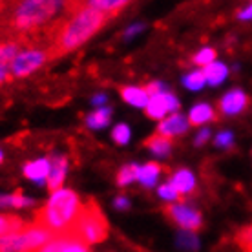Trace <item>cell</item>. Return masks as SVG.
Segmentation results:
<instances>
[{
  "label": "cell",
  "mask_w": 252,
  "mask_h": 252,
  "mask_svg": "<svg viewBox=\"0 0 252 252\" xmlns=\"http://www.w3.org/2000/svg\"><path fill=\"white\" fill-rule=\"evenodd\" d=\"M172 185H174V189L179 192V195L183 197V195H189V194H194L195 190V181H194V176L190 174L189 170H179L176 172L174 176H172Z\"/></svg>",
  "instance_id": "7c38bea8"
},
{
  "label": "cell",
  "mask_w": 252,
  "mask_h": 252,
  "mask_svg": "<svg viewBox=\"0 0 252 252\" xmlns=\"http://www.w3.org/2000/svg\"><path fill=\"white\" fill-rule=\"evenodd\" d=\"M236 243L240 245L243 252H252V225L241 228L240 232L236 234Z\"/></svg>",
  "instance_id": "7402d4cb"
},
{
  "label": "cell",
  "mask_w": 252,
  "mask_h": 252,
  "mask_svg": "<svg viewBox=\"0 0 252 252\" xmlns=\"http://www.w3.org/2000/svg\"><path fill=\"white\" fill-rule=\"evenodd\" d=\"M110 115H112L110 108H99V110H95L94 114H90L86 117V125L90 128H104L110 123Z\"/></svg>",
  "instance_id": "d6986e66"
},
{
  "label": "cell",
  "mask_w": 252,
  "mask_h": 252,
  "mask_svg": "<svg viewBox=\"0 0 252 252\" xmlns=\"http://www.w3.org/2000/svg\"><path fill=\"white\" fill-rule=\"evenodd\" d=\"M64 7L66 9L63 17L46 26V35L50 40V61L84 44L112 19L90 6V2H64Z\"/></svg>",
  "instance_id": "6da1fadb"
},
{
  "label": "cell",
  "mask_w": 252,
  "mask_h": 252,
  "mask_svg": "<svg viewBox=\"0 0 252 252\" xmlns=\"http://www.w3.org/2000/svg\"><path fill=\"white\" fill-rule=\"evenodd\" d=\"M50 170H51V164H50V159H37V161H30V163H26L24 166V176L28 179H32V181H44L50 177Z\"/></svg>",
  "instance_id": "30bf717a"
},
{
  "label": "cell",
  "mask_w": 252,
  "mask_h": 252,
  "mask_svg": "<svg viewBox=\"0 0 252 252\" xmlns=\"http://www.w3.org/2000/svg\"><path fill=\"white\" fill-rule=\"evenodd\" d=\"M30 205H33V199L24 197L20 192H17V194H9V195H0V207L22 208V207H30Z\"/></svg>",
  "instance_id": "ffe728a7"
},
{
  "label": "cell",
  "mask_w": 252,
  "mask_h": 252,
  "mask_svg": "<svg viewBox=\"0 0 252 252\" xmlns=\"http://www.w3.org/2000/svg\"><path fill=\"white\" fill-rule=\"evenodd\" d=\"M2 159H4V156H2V152H0V163H2Z\"/></svg>",
  "instance_id": "d590c367"
},
{
  "label": "cell",
  "mask_w": 252,
  "mask_h": 252,
  "mask_svg": "<svg viewBox=\"0 0 252 252\" xmlns=\"http://www.w3.org/2000/svg\"><path fill=\"white\" fill-rule=\"evenodd\" d=\"M81 205V199L73 190L61 189L55 194H51L50 201L35 212L33 223H37L38 227H42L53 236L69 234L79 216Z\"/></svg>",
  "instance_id": "7a4b0ae2"
},
{
  "label": "cell",
  "mask_w": 252,
  "mask_h": 252,
  "mask_svg": "<svg viewBox=\"0 0 252 252\" xmlns=\"http://www.w3.org/2000/svg\"><path fill=\"white\" fill-rule=\"evenodd\" d=\"M145 146L152 150L156 156H166L172 150V141L168 137H163L159 133H154L145 141Z\"/></svg>",
  "instance_id": "9a60e30c"
},
{
  "label": "cell",
  "mask_w": 252,
  "mask_h": 252,
  "mask_svg": "<svg viewBox=\"0 0 252 252\" xmlns=\"http://www.w3.org/2000/svg\"><path fill=\"white\" fill-rule=\"evenodd\" d=\"M159 195H161L163 199H166V201H181V199H183V197L179 195V192L174 189L172 183L161 185V187H159Z\"/></svg>",
  "instance_id": "d4e9b609"
},
{
  "label": "cell",
  "mask_w": 252,
  "mask_h": 252,
  "mask_svg": "<svg viewBox=\"0 0 252 252\" xmlns=\"http://www.w3.org/2000/svg\"><path fill=\"white\" fill-rule=\"evenodd\" d=\"M163 170H164L163 166H159L158 163H154V161H152V163H146L145 166H141V168H139L137 179L145 185V187H154L156 181H158L159 174H161Z\"/></svg>",
  "instance_id": "5bb4252c"
},
{
  "label": "cell",
  "mask_w": 252,
  "mask_h": 252,
  "mask_svg": "<svg viewBox=\"0 0 252 252\" xmlns=\"http://www.w3.org/2000/svg\"><path fill=\"white\" fill-rule=\"evenodd\" d=\"M205 84H207V79L203 75V69L201 71H192L190 75L185 77V86L190 90H201Z\"/></svg>",
  "instance_id": "603a6c76"
},
{
  "label": "cell",
  "mask_w": 252,
  "mask_h": 252,
  "mask_svg": "<svg viewBox=\"0 0 252 252\" xmlns=\"http://www.w3.org/2000/svg\"><path fill=\"white\" fill-rule=\"evenodd\" d=\"M50 164H51V170H50V177L46 179V183H48V190H50L51 194H55L57 190H61V185L64 181L68 161L63 156H51Z\"/></svg>",
  "instance_id": "ba28073f"
},
{
  "label": "cell",
  "mask_w": 252,
  "mask_h": 252,
  "mask_svg": "<svg viewBox=\"0 0 252 252\" xmlns=\"http://www.w3.org/2000/svg\"><path fill=\"white\" fill-rule=\"evenodd\" d=\"M114 205H115V208H119V210H126V208L130 207V201H128L126 197H117Z\"/></svg>",
  "instance_id": "4dcf8cb0"
},
{
  "label": "cell",
  "mask_w": 252,
  "mask_h": 252,
  "mask_svg": "<svg viewBox=\"0 0 252 252\" xmlns=\"http://www.w3.org/2000/svg\"><path fill=\"white\" fill-rule=\"evenodd\" d=\"M119 94L123 97V101L132 104L137 108H146L148 104V94L145 92V88H137V86H123L119 88Z\"/></svg>",
  "instance_id": "8fae6325"
},
{
  "label": "cell",
  "mask_w": 252,
  "mask_h": 252,
  "mask_svg": "<svg viewBox=\"0 0 252 252\" xmlns=\"http://www.w3.org/2000/svg\"><path fill=\"white\" fill-rule=\"evenodd\" d=\"M208 121H216L214 108L210 104H197L190 110V117H189V125H205Z\"/></svg>",
  "instance_id": "4fadbf2b"
},
{
  "label": "cell",
  "mask_w": 252,
  "mask_h": 252,
  "mask_svg": "<svg viewBox=\"0 0 252 252\" xmlns=\"http://www.w3.org/2000/svg\"><path fill=\"white\" fill-rule=\"evenodd\" d=\"M24 225H26V221L20 220L19 216L0 214V238H2V236H7V234L17 232V230H20Z\"/></svg>",
  "instance_id": "ac0fdd59"
},
{
  "label": "cell",
  "mask_w": 252,
  "mask_h": 252,
  "mask_svg": "<svg viewBox=\"0 0 252 252\" xmlns=\"http://www.w3.org/2000/svg\"><path fill=\"white\" fill-rule=\"evenodd\" d=\"M216 145L221 146V148H227V146H230V145H232V133H230V132L218 133V137H216Z\"/></svg>",
  "instance_id": "83f0119b"
},
{
  "label": "cell",
  "mask_w": 252,
  "mask_h": 252,
  "mask_svg": "<svg viewBox=\"0 0 252 252\" xmlns=\"http://www.w3.org/2000/svg\"><path fill=\"white\" fill-rule=\"evenodd\" d=\"M90 6L114 19L117 13L123 11L128 6V2H125V0H112V2H108V0H95V2H90Z\"/></svg>",
  "instance_id": "2e32d148"
},
{
  "label": "cell",
  "mask_w": 252,
  "mask_h": 252,
  "mask_svg": "<svg viewBox=\"0 0 252 252\" xmlns=\"http://www.w3.org/2000/svg\"><path fill=\"white\" fill-rule=\"evenodd\" d=\"M247 102V95L241 92V90H232V92H228L220 102V110L223 112L225 115H236L240 114L241 110H245Z\"/></svg>",
  "instance_id": "9c48e42d"
},
{
  "label": "cell",
  "mask_w": 252,
  "mask_h": 252,
  "mask_svg": "<svg viewBox=\"0 0 252 252\" xmlns=\"http://www.w3.org/2000/svg\"><path fill=\"white\" fill-rule=\"evenodd\" d=\"M112 137H114L117 145H126L130 141V128L126 125H117L114 128V132H112Z\"/></svg>",
  "instance_id": "484cf974"
},
{
  "label": "cell",
  "mask_w": 252,
  "mask_h": 252,
  "mask_svg": "<svg viewBox=\"0 0 252 252\" xmlns=\"http://www.w3.org/2000/svg\"><path fill=\"white\" fill-rule=\"evenodd\" d=\"M108 232H110V225H108L106 216L102 214L101 207L92 197L86 199L81 205L79 216L69 234L75 236L77 240H81L84 245H94V243H101L106 240Z\"/></svg>",
  "instance_id": "3957f363"
},
{
  "label": "cell",
  "mask_w": 252,
  "mask_h": 252,
  "mask_svg": "<svg viewBox=\"0 0 252 252\" xmlns=\"http://www.w3.org/2000/svg\"><path fill=\"white\" fill-rule=\"evenodd\" d=\"M216 59V50L212 48H203L199 53H195L194 57V64L197 66H208V64H212Z\"/></svg>",
  "instance_id": "cb8c5ba5"
},
{
  "label": "cell",
  "mask_w": 252,
  "mask_h": 252,
  "mask_svg": "<svg viewBox=\"0 0 252 252\" xmlns=\"http://www.w3.org/2000/svg\"><path fill=\"white\" fill-rule=\"evenodd\" d=\"M163 212L172 223H176L177 227H181L185 232H194V230L201 227V216H199V212H195L194 208L187 207L183 203H172V205L163 208Z\"/></svg>",
  "instance_id": "5b68a950"
},
{
  "label": "cell",
  "mask_w": 252,
  "mask_h": 252,
  "mask_svg": "<svg viewBox=\"0 0 252 252\" xmlns=\"http://www.w3.org/2000/svg\"><path fill=\"white\" fill-rule=\"evenodd\" d=\"M208 137H210V132H208V130H203V132H199V133H197V137H195V145L201 146Z\"/></svg>",
  "instance_id": "1f68e13d"
},
{
  "label": "cell",
  "mask_w": 252,
  "mask_h": 252,
  "mask_svg": "<svg viewBox=\"0 0 252 252\" xmlns=\"http://www.w3.org/2000/svg\"><path fill=\"white\" fill-rule=\"evenodd\" d=\"M50 61V53L48 50H24L20 51L15 57L11 64H9V73L11 77H26L33 73L35 69H38L42 64Z\"/></svg>",
  "instance_id": "277c9868"
},
{
  "label": "cell",
  "mask_w": 252,
  "mask_h": 252,
  "mask_svg": "<svg viewBox=\"0 0 252 252\" xmlns=\"http://www.w3.org/2000/svg\"><path fill=\"white\" fill-rule=\"evenodd\" d=\"M177 241H179V243H181L183 247H187V249H197V238H195V236L192 232L179 234Z\"/></svg>",
  "instance_id": "4316f807"
},
{
  "label": "cell",
  "mask_w": 252,
  "mask_h": 252,
  "mask_svg": "<svg viewBox=\"0 0 252 252\" xmlns=\"http://www.w3.org/2000/svg\"><path fill=\"white\" fill-rule=\"evenodd\" d=\"M145 92L148 94V97H154V95H158V94H163V84H161V82H150V84L145 88Z\"/></svg>",
  "instance_id": "f1b7e54d"
},
{
  "label": "cell",
  "mask_w": 252,
  "mask_h": 252,
  "mask_svg": "<svg viewBox=\"0 0 252 252\" xmlns=\"http://www.w3.org/2000/svg\"><path fill=\"white\" fill-rule=\"evenodd\" d=\"M139 168L141 166H137V164H126V166H123L119 170V174H117V185L119 187H126V185H130L132 181H135L139 176Z\"/></svg>",
  "instance_id": "44dd1931"
},
{
  "label": "cell",
  "mask_w": 252,
  "mask_h": 252,
  "mask_svg": "<svg viewBox=\"0 0 252 252\" xmlns=\"http://www.w3.org/2000/svg\"><path fill=\"white\" fill-rule=\"evenodd\" d=\"M104 102H106V97H104V95H97V97L94 99V104H97V106H101V104H104Z\"/></svg>",
  "instance_id": "e575fe53"
},
{
  "label": "cell",
  "mask_w": 252,
  "mask_h": 252,
  "mask_svg": "<svg viewBox=\"0 0 252 252\" xmlns=\"http://www.w3.org/2000/svg\"><path fill=\"white\" fill-rule=\"evenodd\" d=\"M227 73H228L227 66H225V64H221V63L208 64V66H205V69H203V75H205L207 82L208 84H214V86L225 81Z\"/></svg>",
  "instance_id": "e0dca14e"
},
{
  "label": "cell",
  "mask_w": 252,
  "mask_h": 252,
  "mask_svg": "<svg viewBox=\"0 0 252 252\" xmlns=\"http://www.w3.org/2000/svg\"><path fill=\"white\" fill-rule=\"evenodd\" d=\"M146 115L150 119L156 121H163L164 115L170 114V112H177L179 110V102L172 94H158L154 97H148V104H146Z\"/></svg>",
  "instance_id": "8992f818"
},
{
  "label": "cell",
  "mask_w": 252,
  "mask_h": 252,
  "mask_svg": "<svg viewBox=\"0 0 252 252\" xmlns=\"http://www.w3.org/2000/svg\"><path fill=\"white\" fill-rule=\"evenodd\" d=\"M11 79V73H9V66H4L0 64V84H4Z\"/></svg>",
  "instance_id": "f546056e"
},
{
  "label": "cell",
  "mask_w": 252,
  "mask_h": 252,
  "mask_svg": "<svg viewBox=\"0 0 252 252\" xmlns=\"http://www.w3.org/2000/svg\"><path fill=\"white\" fill-rule=\"evenodd\" d=\"M238 17H240L241 20H249L252 19V4L249 7H245V9H241L240 13H238Z\"/></svg>",
  "instance_id": "d6a6232c"
},
{
  "label": "cell",
  "mask_w": 252,
  "mask_h": 252,
  "mask_svg": "<svg viewBox=\"0 0 252 252\" xmlns=\"http://www.w3.org/2000/svg\"><path fill=\"white\" fill-rule=\"evenodd\" d=\"M189 128V119H185L181 114H172L170 117L159 121L158 126V133L163 135V137H176V135H181V133L187 132Z\"/></svg>",
  "instance_id": "52a82bcc"
},
{
  "label": "cell",
  "mask_w": 252,
  "mask_h": 252,
  "mask_svg": "<svg viewBox=\"0 0 252 252\" xmlns=\"http://www.w3.org/2000/svg\"><path fill=\"white\" fill-rule=\"evenodd\" d=\"M141 30H143V26L139 24V26H135V28H130V30H128V32H126V37H132V35H135V33L137 32H141Z\"/></svg>",
  "instance_id": "836d02e7"
}]
</instances>
